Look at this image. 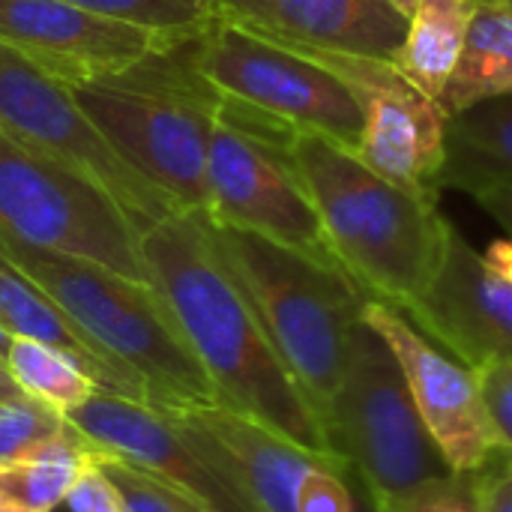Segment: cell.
<instances>
[{
  "mask_svg": "<svg viewBox=\"0 0 512 512\" xmlns=\"http://www.w3.org/2000/svg\"><path fill=\"white\" fill-rule=\"evenodd\" d=\"M0 132L90 177L141 231L171 213H183L105 141L75 102L72 87L48 78L6 48H0Z\"/></svg>",
  "mask_w": 512,
  "mask_h": 512,
  "instance_id": "30bf717a",
  "label": "cell"
},
{
  "mask_svg": "<svg viewBox=\"0 0 512 512\" xmlns=\"http://www.w3.org/2000/svg\"><path fill=\"white\" fill-rule=\"evenodd\" d=\"M474 201L495 216V222L507 231V237L512 240V186H492L474 195Z\"/></svg>",
  "mask_w": 512,
  "mask_h": 512,
  "instance_id": "f546056e",
  "label": "cell"
},
{
  "mask_svg": "<svg viewBox=\"0 0 512 512\" xmlns=\"http://www.w3.org/2000/svg\"><path fill=\"white\" fill-rule=\"evenodd\" d=\"M387 3H390L396 12H402L405 18H411V15H414V12H417V9H420L426 0H387Z\"/></svg>",
  "mask_w": 512,
  "mask_h": 512,
  "instance_id": "d6a6232c",
  "label": "cell"
},
{
  "mask_svg": "<svg viewBox=\"0 0 512 512\" xmlns=\"http://www.w3.org/2000/svg\"><path fill=\"white\" fill-rule=\"evenodd\" d=\"M198 3H204V6H210V0H198Z\"/></svg>",
  "mask_w": 512,
  "mask_h": 512,
  "instance_id": "8d00e7d4",
  "label": "cell"
},
{
  "mask_svg": "<svg viewBox=\"0 0 512 512\" xmlns=\"http://www.w3.org/2000/svg\"><path fill=\"white\" fill-rule=\"evenodd\" d=\"M213 12L279 42L396 57L408 18L387 0H210Z\"/></svg>",
  "mask_w": 512,
  "mask_h": 512,
  "instance_id": "2e32d148",
  "label": "cell"
},
{
  "mask_svg": "<svg viewBox=\"0 0 512 512\" xmlns=\"http://www.w3.org/2000/svg\"><path fill=\"white\" fill-rule=\"evenodd\" d=\"M0 255L33 279L123 378L147 393L153 411L219 405L210 378L150 282L21 243L6 231H0Z\"/></svg>",
  "mask_w": 512,
  "mask_h": 512,
  "instance_id": "277c9868",
  "label": "cell"
},
{
  "mask_svg": "<svg viewBox=\"0 0 512 512\" xmlns=\"http://www.w3.org/2000/svg\"><path fill=\"white\" fill-rule=\"evenodd\" d=\"M285 45L336 72L357 96L363 108V138L354 156L384 180L426 201H438L444 192L441 168L447 156L444 108L411 87L390 60L291 42Z\"/></svg>",
  "mask_w": 512,
  "mask_h": 512,
  "instance_id": "8fae6325",
  "label": "cell"
},
{
  "mask_svg": "<svg viewBox=\"0 0 512 512\" xmlns=\"http://www.w3.org/2000/svg\"><path fill=\"white\" fill-rule=\"evenodd\" d=\"M441 189L471 198L492 186H512V96H495L447 117Z\"/></svg>",
  "mask_w": 512,
  "mask_h": 512,
  "instance_id": "ac0fdd59",
  "label": "cell"
},
{
  "mask_svg": "<svg viewBox=\"0 0 512 512\" xmlns=\"http://www.w3.org/2000/svg\"><path fill=\"white\" fill-rule=\"evenodd\" d=\"M69 512H126L123 510V498L117 492V486L111 483V477L102 471V462H93L69 489L66 501Z\"/></svg>",
  "mask_w": 512,
  "mask_h": 512,
  "instance_id": "83f0119b",
  "label": "cell"
},
{
  "mask_svg": "<svg viewBox=\"0 0 512 512\" xmlns=\"http://www.w3.org/2000/svg\"><path fill=\"white\" fill-rule=\"evenodd\" d=\"M480 489L486 512H512V453L480 471Z\"/></svg>",
  "mask_w": 512,
  "mask_h": 512,
  "instance_id": "f1b7e54d",
  "label": "cell"
},
{
  "mask_svg": "<svg viewBox=\"0 0 512 512\" xmlns=\"http://www.w3.org/2000/svg\"><path fill=\"white\" fill-rule=\"evenodd\" d=\"M195 48L198 36L180 39L117 75L72 87L105 141L183 213L207 210V150L222 108Z\"/></svg>",
  "mask_w": 512,
  "mask_h": 512,
  "instance_id": "3957f363",
  "label": "cell"
},
{
  "mask_svg": "<svg viewBox=\"0 0 512 512\" xmlns=\"http://www.w3.org/2000/svg\"><path fill=\"white\" fill-rule=\"evenodd\" d=\"M324 423L369 498L402 495L453 474L420 420L402 366L369 321L357 333Z\"/></svg>",
  "mask_w": 512,
  "mask_h": 512,
  "instance_id": "52a82bcc",
  "label": "cell"
},
{
  "mask_svg": "<svg viewBox=\"0 0 512 512\" xmlns=\"http://www.w3.org/2000/svg\"><path fill=\"white\" fill-rule=\"evenodd\" d=\"M288 126L222 96L207 150V210L219 228H237L339 267L312 198L285 147ZM345 273V270H342Z\"/></svg>",
  "mask_w": 512,
  "mask_h": 512,
  "instance_id": "8992f818",
  "label": "cell"
},
{
  "mask_svg": "<svg viewBox=\"0 0 512 512\" xmlns=\"http://www.w3.org/2000/svg\"><path fill=\"white\" fill-rule=\"evenodd\" d=\"M0 512H33V510H24V507H18V504H12V501H3V498H0Z\"/></svg>",
  "mask_w": 512,
  "mask_h": 512,
  "instance_id": "e575fe53",
  "label": "cell"
},
{
  "mask_svg": "<svg viewBox=\"0 0 512 512\" xmlns=\"http://www.w3.org/2000/svg\"><path fill=\"white\" fill-rule=\"evenodd\" d=\"M18 399H27V393L18 387V381L12 378L9 366L0 360V402H18Z\"/></svg>",
  "mask_w": 512,
  "mask_h": 512,
  "instance_id": "1f68e13d",
  "label": "cell"
},
{
  "mask_svg": "<svg viewBox=\"0 0 512 512\" xmlns=\"http://www.w3.org/2000/svg\"><path fill=\"white\" fill-rule=\"evenodd\" d=\"M210 228L270 342L324 420L372 297L336 267L249 231L219 228L213 222Z\"/></svg>",
  "mask_w": 512,
  "mask_h": 512,
  "instance_id": "5b68a950",
  "label": "cell"
},
{
  "mask_svg": "<svg viewBox=\"0 0 512 512\" xmlns=\"http://www.w3.org/2000/svg\"><path fill=\"white\" fill-rule=\"evenodd\" d=\"M483 258H486V264L498 273V276H504L507 282H512V240H495L486 252H483Z\"/></svg>",
  "mask_w": 512,
  "mask_h": 512,
  "instance_id": "4dcf8cb0",
  "label": "cell"
},
{
  "mask_svg": "<svg viewBox=\"0 0 512 512\" xmlns=\"http://www.w3.org/2000/svg\"><path fill=\"white\" fill-rule=\"evenodd\" d=\"M375 512H486L480 474H447L402 495L369 498Z\"/></svg>",
  "mask_w": 512,
  "mask_h": 512,
  "instance_id": "d4e9b609",
  "label": "cell"
},
{
  "mask_svg": "<svg viewBox=\"0 0 512 512\" xmlns=\"http://www.w3.org/2000/svg\"><path fill=\"white\" fill-rule=\"evenodd\" d=\"M6 366L27 396L57 408L60 414H69L99 390L69 357L30 339H12Z\"/></svg>",
  "mask_w": 512,
  "mask_h": 512,
  "instance_id": "7402d4cb",
  "label": "cell"
},
{
  "mask_svg": "<svg viewBox=\"0 0 512 512\" xmlns=\"http://www.w3.org/2000/svg\"><path fill=\"white\" fill-rule=\"evenodd\" d=\"M198 69L231 102L297 132L321 135L351 153L363 138V108L327 66L213 12L198 36Z\"/></svg>",
  "mask_w": 512,
  "mask_h": 512,
  "instance_id": "9c48e42d",
  "label": "cell"
},
{
  "mask_svg": "<svg viewBox=\"0 0 512 512\" xmlns=\"http://www.w3.org/2000/svg\"><path fill=\"white\" fill-rule=\"evenodd\" d=\"M12 339H15V336L6 333V330L0 327V360H3V363H6V354H9V348H12Z\"/></svg>",
  "mask_w": 512,
  "mask_h": 512,
  "instance_id": "836d02e7",
  "label": "cell"
},
{
  "mask_svg": "<svg viewBox=\"0 0 512 512\" xmlns=\"http://www.w3.org/2000/svg\"><path fill=\"white\" fill-rule=\"evenodd\" d=\"M93 15L150 30L162 39L201 36L213 21V6L198 0H69Z\"/></svg>",
  "mask_w": 512,
  "mask_h": 512,
  "instance_id": "603a6c76",
  "label": "cell"
},
{
  "mask_svg": "<svg viewBox=\"0 0 512 512\" xmlns=\"http://www.w3.org/2000/svg\"><path fill=\"white\" fill-rule=\"evenodd\" d=\"M477 378H480V390H483L489 417L498 429V438L512 453V354L480 369Z\"/></svg>",
  "mask_w": 512,
  "mask_h": 512,
  "instance_id": "4316f807",
  "label": "cell"
},
{
  "mask_svg": "<svg viewBox=\"0 0 512 512\" xmlns=\"http://www.w3.org/2000/svg\"><path fill=\"white\" fill-rule=\"evenodd\" d=\"M66 429V417L27 396L18 402H0V465L30 456Z\"/></svg>",
  "mask_w": 512,
  "mask_h": 512,
  "instance_id": "cb8c5ba5",
  "label": "cell"
},
{
  "mask_svg": "<svg viewBox=\"0 0 512 512\" xmlns=\"http://www.w3.org/2000/svg\"><path fill=\"white\" fill-rule=\"evenodd\" d=\"M474 12V0H426L408 18V30L393 57V66L423 96L435 102L441 99L462 57Z\"/></svg>",
  "mask_w": 512,
  "mask_h": 512,
  "instance_id": "d6986e66",
  "label": "cell"
},
{
  "mask_svg": "<svg viewBox=\"0 0 512 512\" xmlns=\"http://www.w3.org/2000/svg\"><path fill=\"white\" fill-rule=\"evenodd\" d=\"M108 453L87 441L69 420L66 429L15 462L0 465V498L24 510L54 512L75 486V480Z\"/></svg>",
  "mask_w": 512,
  "mask_h": 512,
  "instance_id": "44dd1931",
  "label": "cell"
},
{
  "mask_svg": "<svg viewBox=\"0 0 512 512\" xmlns=\"http://www.w3.org/2000/svg\"><path fill=\"white\" fill-rule=\"evenodd\" d=\"M162 45L171 39L69 0H0V48L66 87L117 75Z\"/></svg>",
  "mask_w": 512,
  "mask_h": 512,
  "instance_id": "5bb4252c",
  "label": "cell"
},
{
  "mask_svg": "<svg viewBox=\"0 0 512 512\" xmlns=\"http://www.w3.org/2000/svg\"><path fill=\"white\" fill-rule=\"evenodd\" d=\"M405 318L474 372L512 354V282L453 228L441 267Z\"/></svg>",
  "mask_w": 512,
  "mask_h": 512,
  "instance_id": "9a60e30c",
  "label": "cell"
},
{
  "mask_svg": "<svg viewBox=\"0 0 512 512\" xmlns=\"http://www.w3.org/2000/svg\"><path fill=\"white\" fill-rule=\"evenodd\" d=\"M0 231L147 282L141 228L81 171L0 132Z\"/></svg>",
  "mask_w": 512,
  "mask_h": 512,
  "instance_id": "ba28073f",
  "label": "cell"
},
{
  "mask_svg": "<svg viewBox=\"0 0 512 512\" xmlns=\"http://www.w3.org/2000/svg\"><path fill=\"white\" fill-rule=\"evenodd\" d=\"M366 321L402 366L420 420L453 474H480L510 453L498 438L471 366L426 339L399 309L381 300L366 303Z\"/></svg>",
  "mask_w": 512,
  "mask_h": 512,
  "instance_id": "4fadbf2b",
  "label": "cell"
},
{
  "mask_svg": "<svg viewBox=\"0 0 512 512\" xmlns=\"http://www.w3.org/2000/svg\"><path fill=\"white\" fill-rule=\"evenodd\" d=\"M477 6H512V0H474Z\"/></svg>",
  "mask_w": 512,
  "mask_h": 512,
  "instance_id": "d590c367",
  "label": "cell"
},
{
  "mask_svg": "<svg viewBox=\"0 0 512 512\" xmlns=\"http://www.w3.org/2000/svg\"><path fill=\"white\" fill-rule=\"evenodd\" d=\"M285 147L339 267L366 297L405 315L435 279L453 231L438 201L384 180L321 135L288 129Z\"/></svg>",
  "mask_w": 512,
  "mask_h": 512,
  "instance_id": "7a4b0ae2",
  "label": "cell"
},
{
  "mask_svg": "<svg viewBox=\"0 0 512 512\" xmlns=\"http://www.w3.org/2000/svg\"><path fill=\"white\" fill-rule=\"evenodd\" d=\"M141 261L219 405L306 450L339 456L318 408L294 381L222 258L204 213H171L141 231Z\"/></svg>",
  "mask_w": 512,
  "mask_h": 512,
  "instance_id": "6da1fadb",
  "label": "cell"
},
{
  "mask_svg": "<svg viewBox=\"0 0 512 512\" xmlns=\"http://www.w3.org/2000/svg\"><path fill=\"white\" fill-rule=\"evenodd\" d=\"M495 96H512V6H477L438 105L453 117Z\"/></svg>",
  "mask_w": 512,
  "mask_h": 512,
  "instance_id": "ffe728a7",
  "label": "cell"
},
{
  "mask_svg": "<svg viewBox=\"0 0 512 512\" xmlns=\"http://www.w3.org/2000/svg\"><path fill=\"white\" fill-rule=\"evenodd\" d=\"M198 423L258 512H375L345 459L306 450L270 426L225 405L174 408Z\"/></svg>",
  "mask_w": 512,
  "mask_h": 512,
  "instance_id": "7c38bea8",
  "label": "cell"
},
{
  "mask_svg": "<svg viewBox=\"0 0 512 512\" xmlns=\"http://www.w3.org/2000/svg\"><path fill=\"white\" fill-rule=\"evenodd\" d=\"M102 471L117 486L126 512H207L198 501L183 495L180 489L150 477L147 471L123 462L111 453L102 459Z\"/></svg>",
  "mask_w": 512,
  "mask_h": 512,
  "instance_id": "484cf974",
  "label": "cell"
},
{
  "mask_svg": "<svg viewBox=\"0 0 512 512\" xmlns=\"http://www.w3.org/2000/svg\"><path fill=\"white\" fill-rule=\"evenodd\" d=\"M0 327L15 339H30L69 357L102 393L147 405V393L123 378L66 318V312L15 264L0 255Z\"/></svg>",
  "mask_w": 512,
  "mask_h": 512,
  "instance_id": "e0dca14e",
  "label": "cell"
}]
</instances>
